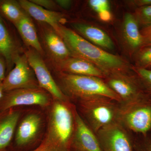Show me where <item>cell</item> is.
<instances>
[{
  "label": "cell",
  "instance_id": "1",
  "mask_svg": "<svg viewBox=\"0 0 151 151\" xmlns=\"http://www.w3.org/2000/svg\"><path fill=\"white\" fill-rule=\"evenodd\" d=\"M57 33L65 42L71 56L93 63L105 75L112 72L132 70V65L126 60L94 45L73 29L61 25Z\"/></svg>",
  "mask_w": 151,
  "mask_h": 151
},
{
  "label": "cell",
  "instance_id": "2",
  "mask_svg": "<svg viewBox=\"0 0 151 151\" xmlns=\"http://www.w3.org/2000/svg\"><path fill=\"white\" fill-rule=\"evenodd\" d=\"M62 92L74 100L104 96L121 103L120 97L111 90L103 78L58 72Z\"/></svg>",
  "mask_w": 151,
  "mask_h": 151
},
{
  "label": "cell",
  "instance_id": "3",
  "mask_svg": "<svg viewBox=\"0 0 151 151\" xmlns=\"http://www.w3.org/2000/svg\"><path fill=\"white\" fill-rule=\"evenodd\" d=\"M75 100L81 114L79 115L95 134L118 122L120 103L116 100L100 96Z\"/></svg>",
  "mask_w": 151,
  "mask_h": 151
},
{
  "label": "cell",
  "instance_id": "4",
  "mask_svg": "<svg viewBox=\"0 0 151 151\" xmlns=\"http://www.w3.org/2000/svg\"><path fill=\"white\" fill-rule=\"evenodd\" d=\"M76 111L68 101H57L52 108L46 139L61 151H66L72 144Z\"/></svg>",
  "mask_w": 151,
  "mask_h": 151
},
{
  "label": "cell",
  "instance_id": "5",
  "mask_svg": "<svg viewBox=\"0 0 151 151\" xmlns=\"http://www.w3.org/2000/svg\"><path fill=\"white\" fill-rule=\"evenodd\" d=\"M118 122L135 134L151 132V97L147 95L131 102L120 103Z\"/></svg>",
  "mask_w": 151,
  "mask_h": 151
},
{
  "label": "cell",
  "instance_id": "6",
  "mask_svg": "<svg viewBox=\"0 0 151 151\" xmlns=\"http://www.w3.org/2000/svg\"><path fill=\"white\" fill-rule=\"evenodd\" d=\"M103 80L120 97L122 103L131 102L148 95L137 76L132 70L108 73Z\"/></svg>",
  "mask_w": 151,
  "mask_h": 151
},
{
  "label": "cell",
  "instance_id": "7",
  "mask_svg": "<svg viewBox=\"0 0 151 151\" xmlns=\"http://www.w3.org/2000/svg\"><path fill=\"white\" fill-rule=\"evenodd\" d=\"M104 151H134V134L118 122L106 126L97 134Z\"/></svg>",
  "mask_w": 151,
  "mask_h": 151
},
{
  "label": "cell",
  "instance_id": "8",
  "mask_svg": "<svg viewBox=\"0 0 151 151\" xmlns=\"http://www.w3.org/2000/svg\"><path fill=\"white\" fill-rule=\"evenodd\" d=\"M4 92L19 89L38 88L34 71L24 53L18 55L14 66L3 81Z\"/></svg>",
  "mask_w": 151,
  "mask_h": 151
},
{
  "label": "cell",
  "instance_id": "9",
  "mask_svg": "<svg viewBox=\"0 0 151 151\" xmlns=\"http://www.w3.org/2000/svg\"><path fill=\"white\" fill-rule=\"evenodd\" d=\"M50 103L46 91L38 87L19 89L4 92L0 100V110L5 111L16 106L38 105L47 106Z\"/></svg>",
  "mask_w": 151,
  "mask_h": 151
},
{
  "label": "cell",
  "instance_id": "10",
  "mask_svg": "<svg viewBox=\"0 0 151 151\" xmlns=\"http://www.w3.org/2000/svg\"><path fill=\"white\" fill-rule=\"evenodd\" d=\"M24 53L34 71L40 88L48 92L57 101H67L66 95L54 81L42 55L32 48Z\"/></svg>",
  "mask_w": 151,
  "mask_h": 151
},
{
  "label": "cell",
  "instance_id": "11",
  "mask_svg": "<svg viewBox=\"0 0 151 151\" xmlns=\"http://www.w3.org/2000/svg\"><path fill=\"white\" fill-rule=\"evenodd\" d=\"M21 49L5 19L0 15V53L5 59L8 73L14 66V61Z\"/></svg>",
  "mask_w": 151,
  "mask_h": 151
},
{
  "label": "cell",
  "instance_id": "12",
  "mask_svg": "<svg viewBox=\"0 0 151 151\" xmlns=\"http://www.w3.org/2000/svg\"><path fill=\"white\" fill-rule=\"evenodd\" d=\"M58 72L75 75L95 76L104 79L105 74L93 63L85 60L70 56L61 60H52Z\"/></svg>",
  "mask_w": 151,
  "mask_h": 151
},
{
  "label": "cell",
  "instance_id": "13",
  "mask_svg": "<svg viewBox=\"0 0 151 151\" xmlns=\"http://www.w3.org/2000/svg\"><path fill=\"white\" fill-rule=\"evenodd\" d=\"M75 128L72 144L80 151H104L94 133L79 115H75Z\"/></svg>",
  "mask_w": 151,
  "mask_h": 151
},
{
  "label": "cell",
  "instance_id": "14",
  "mask_svg": "<svg viewBox=\"0 0 151 151\" xmlns=\"http://www.w3.org/2000/svg\"><path fill=\"white\" fill-rule=\"evenodd\" d=\"M139 27L133 13L125 14L122 22L121 35L124 48L132 57L143 45L142 36Z\"/></svg>",
  "mask_w": 151,
  "mask_h": 151
},
{
  "label": "cell",
  "instance_id": "15",
  "mask_svg": "<svg viewBox=\"0 0 151 151\" xmlns=\"http://www.w3.org/2000/svg\"><path fill=\"white\" fill-rule=\"evenodd\" d=\"M18 1L28 15L40 22L48 25L57 32L60 25H63L66 22V19L60 13L46 9L30 1L20 0Z\"/></svg>",
  "mask_w": 151,
  "mask_h": 151
},
{
  "label": "cell",
  "instance_id": "16",
  "mask_svg": "<svg viewBox=\"0 0 151 151\" xmlns=\"http://www.w3.org/2000/svg\"><path fill=\"white\" fill-rule=\"evenodd\" d=\"M71 26L79 35L104 50L111 51L115 48V45L111 38L100 28L80 22L73 23Z\"/></svg>",
  "mask_w": 151,
  "mask_h": 151
},
{
  "label": "cell",
  "instance_id": "17",
  "mask_svg": "<svg viewBox=\"0 0 151 151\" xmlns=\"http://www.w3.org/2000/svg\"><path fill=\"white\" fill-rule=\"evenodd\" d=\"M41 28L44 41L52 60H61L71 56L64 41L52 27L47 25Z\"/></svg>",
  "mask_w": 151,
  "mask_h": 151
},
{
  "label": "cell",
  "instance_id": "18",
  "mask_svg": "<svg viewBox=\"0 0 151 151\" xmlns=\"http://www.w3.org/2000/svg\"><path fill=\"white\" fill-rule=\"evenodd\" d=\"M41 124L39 116L30 114L27 116L18 127L15 141L19 146L24 145L32 141L37 134Z\"/></svg>",
  "mask_w": 151,
  "mask_h": 151
},
{
  "label": "cell",
  "instance_id": "19",
  "mask_svg": "<svg viewBox=\"0 0 151 151\" xmlns=\"http://www.w3.org/2000/svg\"><path fill=\"white\" fill-rule=\"evenodd\" d=\"M25 44L41 55L44 54L35 26L29 16L24 17L14 25Z\"/></svg>",
  "mask_w": 151,
  "mask_h": 151
},
{
  "label": "cell",
  "instance_id": "20",
  "mask_svg": "<svg viewBox=\"0 0 151 151\" xmlns=\"http://www.w3.org/2000/svg\"><path fill=\"white\" fill-rule=\"evenodd\" d=\"M19 116L17 111H10L0 116V151L10 143Z\"/></svg>",
  "mask_w": 151,
  "mask_h": 151
},
{
  "label": "cell",
  "instance_id": "21",
  "mask_svg": "<svg viewBox=\"0 0 151 151\" xmlns=\"http://www.w3.org/2000/svg\"><path fill=\"white\" fill-rule=\"evenodd\" d=\"M27 15L18 1H0V15L10 22L14 26Z\"/></svg>",
  "mask_w": 151,
  "mask_h": 151
},
{
  "label": "cell",
  "instance_id": "22",
  "mask_svg": "<svg viewBox=\"0 0 151 151\" xmlns=\"http://www.w3.org/2000/svg\"><path fill=\"white\" fill-rule=\"evenodd\" d=\"M134 64L137 68L149 69L151 67V45L142 47L132 56Z\"/></svg>",
  "mask_w": 151,
  "mask_h": 151
},
{
  "label": "cell",
  "instance_id": "23",
  "mask_svg": "<svg viewBox=\"0 0 151 151\" xmlns=\"http://www.w3.org/2000/svg\"><path fill=\"white\" fill-rule=\"evenodd\" d=\"M89 5L97 13L99 17L102 20L108 22L111 19V13L109 12L110 4L106 0H90Z\"/></svg>",
  "mask_w": 151,
  "mask_h": 151
},
{
  "label": "cell",
  "instance_id": "24",
  "mask_svg": "<svg viewBox=\"0 0 151 151\" xmlns=\"http://www.w3.org/2000/svg\"><path fill=\"white\" fill-rule=\"evenodd\" d=\"M133 14L139 26L151 27V5L135 9Z\"/></svg>",
  "mask_w": 151,
  "mask_h": 151
},
{
  "label": "cell",
  "instance_id": "25",
  "mask_svg": "<svg viewBox=\"0 0 151 151\" xmlns=\"http://www.w3.org/2000/svg\"><path fill=\"white\" fill-rule=\"evenodd\" d=\"M132 70L139 79L145 91L151 97V70L137 68L132 65Z\"/></svg>",
  "mask_w": 151,
  "mask_h": 151
},
{
  "label": "cell",
  "instance_id": "26",
  "mask_svg": "<svg viewBox=\"0 0 151 151\" xmlns=\"http://www.w3.org/2000/svg\"><path fill=\"white\" fill-rule=\"evenodd\" d=\"M134 134V148L137 151H151V132Z\"/></svg>",
  "mask_w": 151,
  "mask_h": 151
},
{
  "label": "cell",
  "instance_id": "27",
  "mask_svg": "<svg viewBox=\"0 0 151 151\" xmlns=\"http://www.w3.org/2000/svg\"><path fill=\"white\" fill-rule=\"evenodd\" d=\"M30 1L37 5L49 10L53 11L56 8L57 6L55 1L51 0H30Z\"/></svg>",
  "mask_w": 151,
  "mask_h": 151
},
{
  "label": "cell",
  "instance_id": "28",
  "mask_svg": "<svg viewBox=\"0 0 151 151\" xmlns=\"http://www.w3.org/2000/svg\"><path fill=\"white\" fill-rule=\"evenodd\" d=\"M127 4L135 9L151 5V0H129L125 1Z\"/></svg>",
  "mask_w": 151,
  "mask_h": 151
},
{
  "label": "cell",
  "instance_id": "29",
  "mask_svg": "<svg viewBox=\"0 0 151 151\" xmlns=\"http://www.w3.org/2000/svg\"><path fill=\"white\" fill-rule=\"evenodd\" d=\"M142 36V47L151 45V27L145 28L140 30Z\"/></svg>",
  "mask_w": 151,
  "mask_h": 151
},
{
  "label": "cell",
  "instance_id": "30",
  "mask_svg": "<svg viewBox=\"0 0 151 151\" xmlns=\"http://www.w3.org/2000/svg\"><path fill=\"white\" fill-rule=\"evenodd\" d=\"M32 151H61L46 139L38 147Z\"/></svg>",
  "mask_w": 151,
  "mask_h": 151
},
{
  "label": "cell",
  "instance_id": "31",
  "mask_svg": "<svg viewBox=\"0 0 151 151\" xmlns=\"http://www.w3.org/2000/svg\"><path fill=\"white\" fill-rule=\"evenodd\" d=\"M6 64L4 57L0 53V81H3L6 77Z\"/></svg>",
  "mask_w": 151,
  "mask_h": 151
},
{
  "label": "cell",
  "instance_id": "32",
  "mask_svg": "<svg viewBox=\"0 0 151 151\" xmlns=\"http://www.w3.org/2000/svg\"><path fill=\"white\" fill-rule=\"evenodd\" d=\"M55 1L57 5L59 6L64 9L66 10L70 8L72 3L71 1L69 0H56Z\"/></svg>",
  "mask_w": 151,
  "mask_h": 151
},
{
  "label": "cell",
  "instance_id": "33",
  "mask_svg": "<svg viewBox=\"0 0 151 151\" xmlns=\"http://www.w3.org/2000/svg\"><path fill=\"white\" fill-rule=\"evenodd\" d=\"M4 93L3 88V81H0V100L1 99Z\"/></svg>",
  "mask_w": 151,
  "mask_h": 151
},
{
  "label": "cell",
  "instance_id": "34",
  "mask_svg": "<svg viewBox=\"0 0 151 151\" xmlns=\"http://www.w3.org/2000/svg\"><path fill=\"white\" fill-rule=\"evenodd\" d=\"M149 69H150V70H151V67L150 68H149Z\"/></svg>",
  "mask_w": 151,
  "mask_h": 151
},
{
  "label": "cell",
  "instance_id": "35",
  "mask_svg": "<svg viewBox=\"0 0 151 151\" xmlns=\"http://www.w3.org/2000/svg\"><path fill=\"white\" fill-rule=\"evenodd\" d=\"M2 151L1 150V151Z\"/></svg>",
  "mask_w": 151,
  "mask_h": 151
},
{
  "label": "cell",
  "instance_id": "36",
  "mask_svg": "<svg viewBox=\"0 0 151 151\" xmlns=\"http://www.w3.org/2000/svg\"></svg>",
  "mask_w": 151,
  "mask_h": 151
}]
</instances>
